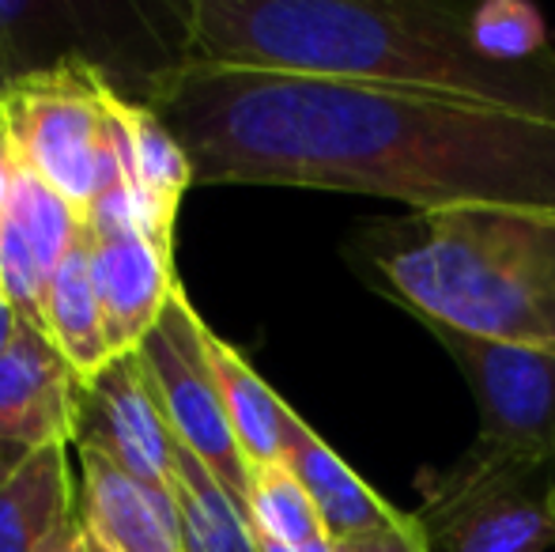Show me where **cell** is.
<instances>
[{
	"instance_id": "d6986e66",
	"label": "cell",
	"mask_w": 555,
	"mask_h": 552,
	"mask_svg": "<svg viewBox=\"0 0 555 552\" xmlns=\"http://www.w3.org/2000/svg\"><path fill=\"white\" fill-rule=\"evenodd\" d=\"M473 42L495 61H537L552 53V38L541 12L526 0H483L473 8Z\"/></svg>"
},
{
	"instance_id": "9a60e30c",
	"label": "cell",
	"mask_w": 555,
	"mask_h": 552,
	"mask_svg": "<svg viewBox=\"0 0 555 552\" xmlns=\"http://www.w3.org/2000/svg\"><path fill=\"white\" fill-rule=\"evenodd\" d=\"M42 333L50 337V345L65 356L68 368H73L83 383L103 375L117 360L111 333H106V322H103L95 284H91L88 228H83L80 243L68 251V258L61 261L50 287H46Z\"/></svg>"
},
{
	"instance_id": "44dd1931",
	"label": "cell",
	"mask_w": 555,
	"mask_h": 552,
	"mask_svg": "<svg viewBox=\"0 0 555 552\" xmlns=\"http://www.w3.org/2000/svg\"><path fill=\"white\" fill-rule=\"evenodd\" d=\"M15 178H20V159H15V147H12V140H8L4 121H0V228H4L8 208H12Z\"/></svg>"
},
{
	"instance_id": "4fadbf2b",
	"label": "cell",
	"mask_w": 555,
	"mask_h": 552,
	"mask_svg": "<svg viewBox=\"0 0 555 552\" xmlns=\"http://www.w3.org/2000/svg\"><path fill=\"white\" fill-rule=\"evenodd\" d=\"M83 488L76 511L91 538L106 552H185L178 500H163L152 488L91 447H76Z\"/></svg>"
},
{
	"instance_id": "5bb4252c",
	"label": "cell",
	"mask_w": 555,
	"mask_h": 552,
	"mask_svg": "<svg viewBox=\"0 0 555 552\" xmlns=\"http://www.w3.org/2000/svg\"><path fill=\"white\" fill-rule=\"evenodd\" d=\"M284 465L307 488L336 541H356L393 523V503L382 500L292 406L284 413Z\"/></svg>"
},
{
	"instance_id": "2e32d148",
	"label": "cell",
	"mask_w": 555,
	"mask_h": 552,
	"mask_svg": "<svg viewBox=\"0 0 555 552\" xmlns=\"http://www.w3.org/2000/svg\"><path fill=\"white\" fill-rule=\"evenodd\" d=\"M68 447L30 450L0 485V552H38L76 515Z\"/></svg>"
},
{
	"instance_id": "7a4b0ae2",
	"label": "cell",
	"mask_w": 555,
	"mask_h": 552,
	"mask_svg": "<svg viewBox=\"0 0 555 552\" xmlns=\"http://www.w3.org/2000/svg\"><path fill=\"white\" fill-rule=\"evenodd\" d=\"M178 23L185 57L201 65L374 84L555 126V50L518 65L488 57L465 4L190 0Z\"/></svg>"
},
{
	"instance_id": "8fae6325",
	"label": "cell",
	"mask_w": 555,
	"mask_h": 552,
	"mask_svg": "<svg viewBox=\"0 0 555 552\" xmlns=\"http://www.w3.org/2000/svg\"><path fill=\"white\" fill-rule=\"evenodd\" d=\"M80 398L83 378L42 330L23 322L20 337L0 356V442L27 450L73 447Z\"/></svg>"
},
{
	"instance_id": "484cf974",
	"label": "cell",
	"mask_w": 555,
	"mask_h": 552,
	"mask_svg": "<svg viewBox=\"0 0 555 552\" xmlns=\"http://www.w3.org/2000/svg\"><path fill=\"white\" fill-rule=\"evenodd\" d=\"M336 552H356V549H351L348 541H336Z\"/></svg>"
},
{
	"instance_id": "5b68a950",
	"label": "cell",
	"mask_w": 555,
	"mask_h": 552,
	"mask_svg": "<svg viewBox=\"0 0 555 552\" xmlns=\"http://www.w3.org/2000/svg\"><path fill=\"white\" fill-rule=\"evenodd\" d=\"M412 515L431 552H548L555 465L473 442L450 470L420 473V511Z\"/></svg>"
},
{
	"instance_id": "7402d4cb",
	"label": "cell",
	"mask_w": 555,
	"mask_h": 552,
	"mask_svg": "<svg viewBox=\"0 0 555 552\" xmlns=\"http://www.w3.org/2000/svg\"><path fill=\"white\" fill-rule=\"evenodd\" d=\"M20 330H23V318H20V310L12 307V303L0 295V356L12 348V341L20 337Z\"/></svg>"
},
{
	"instance_id": "8992f818",
	"label": "cell",
	"mask_w": 555,
	"mask_h": 552,
	"mask_svg": "<svg viewBox=\"0 0 555 552\" xmlns=\"http://www.w3.org/2000/svg\"><path fill=\"white\" fill-rule=\"evenodd\" d=\"M182 57V46L163 38L137 4L0 0V95L27 76L83 61L114 91L137 99L155 73Z\"/></svg>"
},
{
	"instance_id": "ac0fdd59",
	"label": "cell",
	"mask_w": 555,
	"mask_h": 552,
	"mask_svg": "<svg viewBox=\"0 0 555 552\" xmlns=\"http://www.w3.org/2000/svg\"><path fill=\"white\" fill-rule=\"evenodd\" d=\"M175 500L182 515L185 552H261L246 511L185 447H178Z\"/></svg>"
},
{
	"instance_id": "3957f363",
	"label": "cell",
	"mask_w": 555,
	"mask_h": 552,
	"mask_svg": "<svg viewBox=\"0 0 555 552\" xmlns=\"http://www.w3.org/2000/svg\"><path fill=\"white\" fill-rule=\"evenodd\" d=\"M351 269L420 318L499 345L555 352V216L446 208L371 220L344 243Z\"/></svg>"
},
{
	"instance_id": "6da1fadb",
	"label": "cell",
	"mask_w": 555,
	"mask_h": 552,
	"mask_svg": "<svg viewBox=\"0 0 555 552\" xmlns=\"http://www.w3.org/2000/svg\"><path fill=\"white\" fill-rule=\"evenodd\" d=\"M190 155L193 185H292L412 213L555 216V126L374 84L175 61L140 88Z\"/></svg>"
},
{
	"instance_id": "ba28073f",
	"label": "cell",
	"mask_w": 555,
	"mask_h": 552,
	"mask_svg": "<svg viewBox=\"0 0 555 552\" xmlns=\"http://www.w3.org/2000/svg\"><path fill=\"white\" fill-rule=\"evenodd\" d=\"M457 363L480 413L476 442L526 462L555 465V352L499 345L424 325Z\"/></svg>"
},
{
	"instance_id": "30bf717a",
	"label": "cell",
	"mask_w": 555,
	"mask_h": 552,
	"mask_svg": "<svg viewBox=\"0 0 555 552\" xmlns=\"http://www.w3.org/2000/svg\"><path fill=\"white\" fill-rule=\"evenodd\" d=\"M76 447L99 450L155 496L175 500L178 439L147 390L137 352L117 356L103 375L83 383Z\"/></svg>"
},
{
	"instance_id": "9c48e42d",
	"label": "cell",
	"mask_w": 555,
	"mask_h": 552,
	"mask_svg": "<svg viewBox=\"0 0 555 552\" xmlns=\"http://www.w3.org/2000/svg\"><path fill=\"white\" fill-rule=\"evenodd\" d=\"M83 228H88L91 284L103 307L106 333L114 352L129 356L159 325L170 295L182 284L175 277V251L159 246L140 228L121 182L91 205Z\"/></svg>"
},
{
	"instance_id": "7c38bea8",
	"label": "cell",
	"mask_w": 555,
	"mask_h": 552,
	"mask_svg": "<svg viewBox=\"0 0 555 552\" xmlns=\"http://www.w3.org/2000/svg\"><path fill=\"white\" fill-rule=\"evenodd\" d=\"M111 121L117 170H121L132 216L155 243L175 251L178 208H182L185 190L193 185L190 155L159 121V114L140 99L111 91Z\"/></svg>"
},
{
	"instance_id": "e0dca14e",
	"label": "cell",
	"mask_w": 555,
	"mask_h": 552,
	"mask_svg": "<svg viewBox=\"0 0 555 552\" xmlns=\"http://www.w3.org/2000/svg\"><path fill=\"white\" fill-rule=\"evenodd\" d=\"M205 341V356L212 363V375L220 383V398L227 409V420L234 427L242 454H246L249 470H264V465H284V413L287 401L264 383L254 371V363L227 345L220 333L205 322L201 330Z\"/></svg>"
},
{
	"instance_id": "ffe728a7",
	"label": "cell",
	"mask_w": 555,
	"mask_h": 552,
	"mask_svg": "<svg viewBox=\"0 0 555 552\" xmlns=\"http://www.w3.org/2000/svg\"><path fill=\"white\" fill-rule=\"evenodd\" d=\"M348 545L356 552H431L416 515H404V511H397L393 523H386L382 530L363 534V538L348 541Z\"/></svg>"
},
{
	"instance_id": "cb8c5ba5",
	"label": "cell",
	"mask_w": 555,
	"mask_h": 552,
	"mask_svg": "<svg viewBox=\"0 0 555 552\" xmlns=\"http://www.w3.org/2000/svg\"><path fill=\"white\" fill-rule=\"evenodd\" d=\"M30 450L27 447H15V442H0V485H4L8 477H12L15 470L23 465V458H27Z\"/></svg>"
},
{
	"instance_id": "277c9868",
	"label": "cell",
	"mask_w": 555,
	"mask_h": 552,
	"mask_svg": "<svg viewBox=\"0 0 555 552\" xmlns=\"http://www.w3.org/2000/svg\"><path fill=\"white\" fill-rule=\"evenodd\" d=\"M111 80L83 61L27 76L0 95V121L20 167L88 220L91 205L121 182L111 121Z\"/></svg>"
},
{
	"instance_id": "603a6c76",
	"label": "cell",
	"mask_w": 555,
	"mask_h": 552,
	"mask_svg": "<svg viewBox=\"0 0 555 552\" xmlns=\"http://www.w3.org/2000/svg\"><path fill=\"white\" fill-rule=\"evenodd\" d=\"M80 530H83V523H80V511H76L73 518H68L65 526H61L57 534H53L50 541H46L42 549L38 552H73V545H76V538H80Z\"/></svg>"
},
{
	"instance_id": "52a82bcc",
	"label": "cell",
	"mask_w": 555,
	"mask_h": 552,
	"mask_svg": "<svg viewBox=\"0 0 555 552\" xmlns=\"http://www.w3.org/2000/svg\"><path fill=\"white\" fill-rule=\"evenodd\" d=\"M205 318L193 310L185 287L178 284L163 310L159 325L137 348L140 371L159 406L178 447H185L242 511L249 503V462L242 454L234 427L227 420L220 383L205 356Z\"/></svg>"
},
{
	"instance_id": "d4e9b609",
	"label": "cell",
	"mask_w": 555,
	"mask_h": 552,
	"mask_svg": "<svg viewBox=\"0 0 555 552\" xmlns=\"http://www.w3.org/2000/svg\"><path fill=\"white\" fill-rule=\"evenodd\" d=\"M73 552H106L103 545H99L95 538H91L88 530H80V538H76V545H73Z\"/></svg>"
}]
</instances>
